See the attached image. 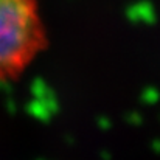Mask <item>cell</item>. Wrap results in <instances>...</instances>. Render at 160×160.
<instances>
[{
    "instance_id": "1",
    "label": "cell",
    "mask_w": 160,
    "mask_h": 160,
    "mask_svg": "<svg viewBox=\"0 0 160 160\" xmlns=\"http://www.w3.org/2000/svg\"><path fill=\"white\" fill-rule=\"evenodd\" d=\"M47 47L39 0H0V81L19 78Z\"/></svg>"
}]
</instances>
